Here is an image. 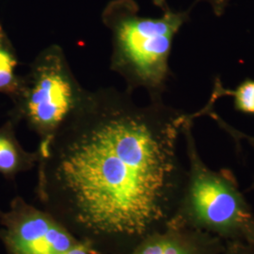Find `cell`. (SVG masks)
Listing matches in <instances>:
<instances>
[{
	"mask_svg": "<svg viewBox=\"0 0 254 254\" xmlns=\"http://www.w3.org/2000/svg\"><path fill=\"white\" fill-rule=\"evenodd\" d=\"M220 254H254V250L243 240L224 241V249Z\"/></svg>",
	"mask_w": 254,
	"mask_h": 254,
	"instance_id": "8fae6325",
	"label": "cell"
},
{
	"mask_svg": "<svg viewBox=\"0 0 254 254\" xmlns=\"http://www.w3.org/2000/svg\"><path fill=\"white\" fill-rule=\"evenodd\" d=\"M0 240L8 254H96L45 209L22 197L0 210Z\"/></svg>",
	"mask_w": 254,
	"mask_h": 254,
	"instance_id": "5b68a950",
	"label": "cell"
},
{
	"mask_svg": "<svg viewBox=\"0 0 254 254\" xmlns=\"http://www.w3.org/2000/svg\"><path fill=\"white\" fill-rule=\"evenodd\" d=\"M190 119L183 127L189 169L170 221L218 236L223 241L243 240L254 223L251 205L228 170L213 171L201 159Z\"/></svg>",
	"mask_w": 254,
	"mask_h": 254,
	"instance_id": "3957f363",
	"label": "cell"
},
{
	"mask_svg": "<svg viewBox=\"0 0 254 254\" xmlns=\"http://www.w3.org/2000/svg\"><path fill=\"white\" fill-rule=\"evenodd\" d=\"M16 125L10 120L0 127V173L13 180L21 173L30 171L39 162L38 151L27 152L15 135Z\"/></svg>",
	"mask_w": 254,
	"mask_h": 254,
	"instance_id": "52a82bcc",
	"label": "cell"
},
{
	"mask_svg": "<svg viewBox=\"0 0 254 254\" xmlns=\"http://www.w3.org/2000/svg\"><path fill=\"white\" fill-rule=\"evenodd\" d=\"M208 4L216 16H221L226 11L231 0H197Z\"/></svg>",
	"mask_w": 254,
	"mask_h": 254,
	"instance_id": "7c38bea8",
	"label": "cell"
},
{
	"mask_svg": "<svg viewBox=\"0 0 254 254\" xmlns=\"http://www.w3.org/2000/svg\"><path fill=\"white\" fill-rule=\"evenodd\" d=\"M213 106H214L213 103H208L206 105V107H205V115H209L210 117L214 119L218 123V126L221 127L222 129H224L228 134H230L235 139H246L248 141V143L252 146L254 150V136L246 135L244 133L236 130L234 127L229 126L227 123H225L222 119L220 118L216 112H214V107Z\"/></svg>",
	"mask_w": 254,
	"mask_h": 254,
	"instance_id": "30bf717a",
	"label": "cell"
},
{
	"mask_svg": "<svg viewBox=\"0 0 254 254\" xmlns=\"http://www.w3.org/2000/svg\"><path fill=\"white\" fill-rule=\"evenodd\" d=\"M244 241L254 250V223L252 225V227L249 229L248 233L246 234Z\"/></svg>",
	"mask_w": 254,
	"mask_h": 254,
	"instance_id": "4fadbf2b",
	"label": "cell"
},
{
	"mask_svg": "<svg viewBox=\"0 0 254 254\" xmlns=\"http://www.w3.org/2000/svg\"><path fill=\"white\" fill-rule=\"evenodd\" d=\"M160 9L161 16L146 17L135 0H111L102 12L112 36L110 70L127 82V91L142 88L150 98L162 97L173 40L190 14V9L174 10L168 3Z\"/></svg>",
	"mask_w": 254,
	"mask_h": 254,
	"instance_id": "7a4b0ae2",
	"label": "cell"
},
{
	"mask_svg": "<svg viewBox=\"0 0 254 254\" xmlns=\"http://www.w3.org/2000/svg\"><path fill=\"white\" fill-rule=\"evenodd\" d=\"M224 241L218 236L169 221L142 239L130 254H220Z\"/></svg>",
	"mask_w": 254,
	"mask_h": 254,
	"instance_id": "8992f818",
	"label": "cell"
},
{
	"mask_svg": "<svg viewBox=\"0 0 254 254\" xmlns=\"http://www.w3.org/2000/svg\"><path fill=\"white\" fill-rule=\"evenodd\" d=\"M88 90L77 81L62 46L51 45L37 55L16 94L9 117L25 122L39 136L38 150L46 147L81 105Z\"/></svg>",
	"mask_w": 254,
	"mask_h": 254,
	"instance_id": "277c9868",
	"label": "cell"
},
{
	"mask_svg": "<svg viewBox=\"0 0 254 254\" xmlns=\"http://www.w3.org/2000/svg\"><path fill=\"white\" fill-rule=\"evenodd\" d=\"M140 107L131 92L87 91L38 150L43 209L96 254H130L174 214L186 176L178 155L189 114L162 97Z\"/></svg>",
	"mask_w": 254,
	"mask_h": 254,
	"instance_id": "6da1fadb",
	"label": "cell"
},
{
	"mask_svg": "<svg viewBox=\"0 0 254 254\" xmlns=\"http://www.w3.org/2000/svg\"><path fill=\"white\" fill-rule=\"evenodd\" d=\"M224 95H232L234 97L236 110L243 113L254 114V80L247 79L235 91L225 89Z\"/></svg>",
	"mask_w": 254,
	"mask_h": 254,
	"instance_id": "9c48e42d",
	"label": "cell"
},
{
	"mask_svg": "<svg viewBox=\"0 0 254 254\" xmlns=\"http://www.w3.org/2000/svg\"><path fill=\"white\" fill-rule=\"evenodd\" d=\"M18 64L16 50L0 24V93L10 98L16 94L22 81V76L16 73Z\"/></svg>",
	"mask_w": 254,
	"mask_h": 254,
	"instance_id": "ba28073f",
	"label": "cell"
},
{
	"mask_svg": "<svg viewBox=\"0 0 254 254\" xmlns=\"http://www.w3.org/2000/svg\"><path fill=\"white\" fill-rule=\"evenodd\" d=\"M154 4L155 6H157L158 8H160L161 6H163L164 4L167 3V0H153Z\"/></svg>",
	"mask_w": 254,
	"mask_h": 254,
	"instance_id": "5bb4252c",
	"label": "cell"
}]
</instances>
